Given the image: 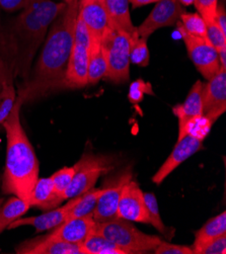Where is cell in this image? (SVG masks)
Wrapping results in <instances>:
<instances>
[{
	"instance_id": "1",
	"label": "cell",
	"mask_w": 226,
	"mask_h": 254,
	"mask_svg": "<svg viewBox=\"0 0 226 254\" xmlns=\"http://www.w3.org/2000/svg\"><path fill=\"white\" fill-rule=\"evenodd\" d=\"M78 16V0L66 3L51 24L34 72L23 81L17 97L22 103L35 100L65 87V74L74 42Z\"/></svg>"
},
{
	"instance_id": "2",
	"label": "cell",
	"mask_w": 226,
	"mask_h": 254,
	"mask_svg": "<svg viewBox=\"0 0 226 254\" xmlns=\"http://www.w3.org/2000/svg\"><path fill=\"white\" fill-rule=\"evenodd\" d=\"M66 6L65 2L35 0L15 19L7 35L9 66L13 75L26 81L31 75L33 59L45 40L50 25Z\"/></svg>"
},
{
	"instance_id": "3",
	"label": "cell",
	"mask_w": 226,
	"mask_h": 254,
	"mask_svg": "<svg viewBox=\"0 0 226 254\" xmlns=\"http://www.w3.org/2000/svg\"><path fill=\"white\" fill-rule=\"evenodd\" d=\"M22 105L21 99L16 97L9 116L1 124L6 132V160L0 190L4 194L29 201L40 167L34 147L20 123Z\"/></svg>"
},
{
	"instance_id": "4",
	"label": "cell",
	"mask_w": 226,
	"mask_h": 254,
	"mask_svg": "<svg viewBox=\"0 0 226 254\" xmlns=\"http://www.w3.org/2000/svg\"><path fill=\"white\" fill-rule=\"evenodd\" d=\"M93 232L104 236L127 254L153 251L161 241L159 237L147 235L130 221L121 218L96 223Z\"/></svg>"
},
{
	"instance_id": "5",
	"label": "cell",
	"mask_w": 226,
	"mask_h": 254,
	"mask_svg": "<svg viewBox=\"0 0 226 254\" xmlns=\"http://www.w3.org/2000/svg\"><path fill=\"white\" fill-rule=\"evenodd\" d=\"M131 38L127 33L109 27L100 40L108 65L106 78L112 82L129 81Z\"/></svg>"
},
{
	"instance_id": "6",
	"label": "cell",
	"mask_w": 226,
	"mask_h": 254,
	"mask_svg": "<svg viewBox=\"0 0 226 254\" xmlns=\"http://www.w3.org/2000/svg\"><path fill=\"white\" fill-rule=\"evenodd\" d=\"M74 165L76 167V172L70 186L65 190V200L79 196L93 189L99 177L114 168V159L109 156H97L88 153L84 154Z\"/></svg>"
},
{
	"instance_id": "7",
	"label": "cell",
	"mask_w": 226,
	"mask_h": 254,
	"mask_svg": "<svg viewBox=\"0 0 226 254\" xmlns=\"http://www.w3.org/2000/svg\"><path fill=\"white\" fill-rule=\"evenodd\" d=\"M178 31L186 45L188 54L193 61L198 71L204 76L207 80L211 79L221 69L218 53L208 39L194 37L188 34L182 27L180 21L175 23Z\"/></svg>"
},
{
	"instance_id": "8",
	"label": "cell",
	"mask_w": 226,
	"mask_h": 254,
	"mask_svg": "<svg viewBox=\"0 0 226 254\" xmlns=\"http://www.w3.org/2000/svg\"><path fill=\"white\" fill-rule=\"evenodd\" d=\"M184 12L186 10L179 0H160L145 20L136 28L137 35L147 40L155 31L174 25Z\"/></svg>"
},
{
	"instance_id": "9",
	"label": "cell",
	"mask_w": 226,
	"mask_h": 254,
	"mask_svg": "<svg viewBox=\"0 0 226 254\" xmlns=\"http://www.w3.org/2000/svg\"><path fill=\"white\" fill-rule=\"evenodd\" d=\"M132 180V171L130 168L124 170L110 182L104 192L99 196L92 217L96 223L107 222L118 218V204L125 185Z\"/></svg>"
},
{
	"instance_id": "10",
	"label": "cell",
	"mask_w": 226,
	"mask_h": 254,
	"mask_svg": "<svg viewBox=\"0 0 226 254\" xmlns=\"http://www.w3.org/2000/svg\"><path fill=\"white\" fill-rule=\"evenodd\" d=\"M226 111V69H220L203 91V116L214 124Z\"/></svg>"
},
{
	"instance_id": "11",
	"label": "cell",
	"mask_w": 226,
	"mask_h": 254,
	"mask_svg": "<svg viewBox=\"0 0 226 254\" xmlns=\"http://www.w3.org/2000/svg\"><path fill=\"white\" fill-rule=\"evenodd\" d=\"M117 213L118 218L130 222L149 224V217L144 201V192L136 182L131 180L123 188Z\"/></svg>"
},
{
	"instance_id": "12",
	"label": "cell",
	"mask_w": 226,
	"mask_h": 254,
	"mask_svg": "<svg viewBox=\"0 0 226 254\" xmlns=\"http://www.w3.org/2000/svg\"><path fill=\"white\" fill-rule=\"evenodd\" d=\"M78 16L83 20L92 40L100 41L109 28L104 0H78Z\"/></svg>"
},
{
	"instance_id": "13",
	"label": "cell",
	"mask_w": 226,
	"mask_h": 254,
	"mask_svg": "<svg viewBox=\"0 0 226 254\" xmlns=\"http://www.w3.org/2000/svg\"><path fill=\"white\" fill-rule=\"evenodd\" d=\"M202 145L203 141H200L189 135L178 141L168 158L152 177V182L155 185H160L161 183H163V181L175 168L179 167L183 162H185L195 153H197L202 148Z\"/></svg>"
},
{
	"instance_id": "14",
	"label": "cell",
	"mask_w": 226,
	"mask_h": 254,
	"mask_svg": "<svg viewBox=\"0 0 226 254\" xmlns=\"http://www.w3.org/2000/svg\"><path fill=\"white\" fill-rule=\"evenodd\" d=\"M88 49L89 47L73 42L65 74L66 88H81L88 84Z\"/></svg>"
},
{
	"instance_id": "15",
	"label": "cell",
	"mask_w": 226,
	"mask_h": 254,
	"mask_svg": "<svg viewBox=\"0 0 226 254\" xmlns=\"http://www.w3.org/2000/svg\"><path fill=\"white\" fill-rule=\"evenodd\" d=\"M15 251L19 254H84L80 244L56 239L49 234L21 243Z\"/></svg>"
},
{
	"instance_id": "16",
	"label": "cell",
	"mask_w": 226,
	"mask_h": 254,
	"mask_svg": "<svg viewBox=\"0 0 226 254\" xmlns=\"http://www.w3.org/2000/svg\"><path fill=\"white\" fill-rule=\"evenodd\" d=\"M80 196V195H79ZM79 196L72 197L70 201L62 207H57L55 210H49L40 216L29 217V218H18L8 226V229H15L21 226H33L36 228L37 232H43L46 230H51L53 228L61 225L68 217L69 212L75 206Z\"/></svg>"
},
{
	"instance_id": "17",
	"label": "cell",
	"mask_w": 226,
	"mask_h": 254,
	"mask_svg": "<svg viewBox=\"0 0 226 254\" xmlns=\"http://www.w3.org/2000/svg\"><path fill=\"white\" fill-rule=\"evenodd\" d=\"M95 224L96 222L94 221L92 215L71 218L65 220L49 235L66 242L81 244L85 238L93 232Z\"/></svg>"
},
{
	"instance_id": "18",
	"label": "cell",
	"mask_w": 226,
	"mask_h": 254,
	"mask_svg": "<svg viewBox=\"0 0 226 254\" xmlns=\"http://www.w3.org/2000/svg\"><path fill=\"white\" fill-rule=\"evenodd\" d=\"M203 91L204 83L198 80L190 89L184 103L172 109L174 116L179 119V130L190 119L203 115Z\"/></svg>"
},
{
	"instance_id": "19",
	"label": "cell",
	"mask_w": 226,
	"mask_h": 254,
	"mask_svg": "<svg viewBox=\"0 0 226 254\" xmlns=\"http://www.w3.org/2000/svg\"><path fill=\"white\" fill-rule=\"evenodd\" d=\"M109 16V27L127 33L131 37L137 35L129 9V0H104Z\"/></svg>"
},
{
	"instance_id": "20",
	"label": "cell",
	"mask_w": 226,
	"mask_h": 254,
	"mask_svg": "<svg viewBox=\"0 0 226 254\" xmlns=\"http://www.w3.org/2000/svg\"><path fill=\"white\" fill-rule=\"evenodd\" d=\"M29 201L31 207L49 211L57 208L64 200L56 193L51 177H43L38 179Z\"/></svg>"
},
{
	"instance_id": "21",
	"label": "cell",
	"mask_w": 226,
	"mask_h": 254,
	"mask_svg": "<svg viewBox=\"0 0 226 254\" xmlns=\"http://www.w3.org/2000/svg\"><path fill=\"white\" fill-rule=\"evenodd\" d=\"M107 59L100 41L92 40L88 49V84H95L106 77Z\"/></svg>"
},
{
	"instance_id": "22",
	"label": "cell",
	"mask_w": 226,
	"mask_h": 254,
	"mask_svg": "<svg viewBox=\"0 0 226 254\" xmlns=\"http://www.w3.org/2000/svg\"><path fill=\"white\" fill-rule=\"evenodd\" d=\"M226 234V213L209 219L195 234V241L192 249H196L205 242ZM194 253V252H193Z\"/></svg>"
},
{
	"instance_id": "23",
	"label": "cell",
	"mask_w": 226,
	"mask_h": 254,
	"mask_svg": "<svg viewBox=\"0 0 226 254\" xmlns=\"http://www.w3.org/2000/svg\"><path fill=\"white\" fill-rule=\"evenodd\" d=\"M31 208L30 202L15 195L9 197L0 208V233H2L15 220L26 214Z\"/></svg>"
},
{
	"instance_id": "24",
	"label": "cell",
	"mask_w": 226,
	"mask_h": 254,
	"mask_svg": "<svg viewBox=\"0 0 226 254\" xmlns=\"http://www.w3.org/2000/svg\"><path fill=\"white\" fill-rule=\"evenodd\" d=\"M84 254H127L116 244L97 233H90L80 244Z\"/></svg>"
},
{
	"instance_id": "25",
	"label": "cell",
	"mask_w": 226,
	"mask_h": 254,
	"mask_svg": "<svg viewBox=\"0 0 226 254\" xmlns=\"http://www.w3.org/2000/svg\"><path fill=\"white\" fill-rule=\"evenodd\" d=\"M103 192H104V188L103 189L93 188L88 191L84 192L83 194H81L76 204H75V206L69 212L67 219L92 215L96 207L97 200Z\"/></svg>"
},
{
	"instance_id": "26",
	"label": "cell",
	"mask_w": 226,
	"mask_h": 254,
	"mask_svg": "<svg viewBox=\"0 0 226 254\" xmlns=\"http://www.w3.org/2000/svg\"><path fill=\"white\" fill-rule=\"evenodd\" d=\"M212 126V122L203 115L194 117L185 124L181 130H179L178 141L182 140L187 135L194 137L200 141H204V139L209 134Z\"/></svg>"
},
{
	"instance_id": "27",
	"label": "cell",
	"mask_w": 226,
	"mask_h": 254,
	"mask_svg": "<svg viewBox=\"0 0 226 254\" xmlns=\"http://www.w3.org/2000/svg\"><path fill=\"white\" fill-rule=\"evenodd\" d=\"M181 24L183 29L190 35L198 38L207 39V29L206 23L203 17L201 16L198 12L197 13H190L184 12L181 15Z\"/></svg>"
},
{
	"instance_id": "28",
	"label": "cell",
	"mask_w": 226,
	"mask_h": 254,
	"mask_svg": "<svg viewBox=\"0 0 226 254\" xmlns=\"http://www.w3.org/2000/svg\"><path fill=\"white\" fill-rule=\"evenodd\" d=\"M149 50L147 47V40L135 35L131 38L130 47V62L135 65L146 67L149 64Z\"/></svg>"
},
{
	"instance_id": "29",
	"label": "cell",
	"mask_w": 226,
	"mask_h": 254,
	"mask_svg": "<svg viewBox=\"0 0 226 254\" xmlns=\"http://www.w3.org/2000/svg\"><path fill=\"white\" fill-rule=\"evenodd\" d=\"M16 100V92L13 81H7L0 90V124H2L9 116Z\"/></svg>"
},
{
	"instance_id": "30",
	"label": "cell",
	"mask_w": 226,
	"mask_h": 254,
	"mask_svg": "<svg viewBox=\"0 0 226 254\" xmlns=\"http://www.w3.org/2000/svg\"><path fill=\"white\" fill-rule=\"evenodd\" d=\"M144 201H145V207L149 217V224H152L155 229L160 233L166 234L168 228L165 227V225L161 221L157 199L154 193L152 192L144 193Z\"/></svg>"
},
{
	"instance_id": "31",
	"label": "cell",
	"mask_w": 226,
	"mask_h": 254,
	"mask_svg": "<svg viewBox=\"0 0 226 254\" xmlns=\"http://www.w3.org/2000/svg\"><path fill=\"white\" fill-rule=\"evenodd\" d=\"M75 172H76V167H75V165L65 166V167L59 169L58 171H56L51 176V180H52V183H53V186H54V190H55L56 193L63 200H65V198H64L65 190L70 186Z\"/></svg>"
},
{
	"instance_id": "32",
	"label": "cell",
	"mask_w": 226,
	"mask_h": 254,
	"mask_svg": "<svg viewBox=\"0 0 226 254\" xmlns=\"http://www.w3.org/2000/svg\"><path fill=\"white\" fill-rule=\"evenodd\" d=\"M194 254H225L226 234L211 239L193 250Z\"/></svg>"
},
{
	"instance_id": "33",
	"label": "cell",
	"mask_w": 226,
	"mask_h": 254,
	"mask_svg": "<svg viewBox=\"0 0 226 254\" xmlns=\"http://www.w3.org/2000/svg\"><path fill=\"white\" fill-rule=\"evenodd\" d=\"M207 29V39L212 44V46L216 49V51H220L223 48H226V36L222 33L218 24L214 19L205 21Z\"/></svg>"
},
{
	"instance_id": "34",
	"label": "cell",
	"mask_w": 226,
	"mask_h": 254,
	"mask_svg": "<svg viewBox=\"0 0 226 254\" xmlns=\"http://www.w3.org/2000/svg\"><path fill=\"white\" fill-rule=\"evenodd\" d=\"M144 93L152 94V95L154 94L152 91L151 84L148 82L146 83L141 79L136 80L130 85V90H129V94H128L129 100L132 104H138L142 100Z\"/></svg>"
},
{
	"instance_id": "35",
	"label": "cell",
	"mask_w": 226,
	"mask_h": 254,
	"mask_svg": "<svg viewBox=\"0 0 226 254\" xmlns=\"http://www.w3.org/2000/svg\"><path fill=\"white\" fill-rule=\"evenodd\" d=\"M194 4L198 9V13L205 21L215 18L218 0H196Z\"/></svg>"
},
{
	"instance_id": "36",
	"label": "cell",
	"mask_w": 226,
	"mask_h": 254,
	"mask_svg": "<svg viewBox=\"0 0 226 254\" xmlns=\"http://www.w3.org/2000/svg\"><path fill=\"white\" fill-rule=\"evenodd\" d=\"M153 251L155 254H194L192 247H188L185 245L170 244L162 240Z\"/></svg>"
},
{
	"instance_id": "37",
	"label": "cell",
	"mask_w": 226,
	"mask_h": 254,
	"mask_svg": "<svg viewBox=\"0 0 226 254\" xmlns=\"http://www.w3.org/2000/svg\"><path fill=\"white\" fill-rule=\"evenodd\" d=\"M35 0H0V7L8 12L26 8Z\"/></svg>"
},
{
	"instance_id": "38",
	"label": "cell",
	"mask_w": 226,
	"mask_h": 254,
	"mask_svg": "<svg viewBox=\"0 0 226 254\" xmlns=\"http://www.w3.org/2000/svg\"><path fill=\"white\" fill-rule=\"evenodd\" d=\"M13 72L8 63L0 55V90H1L3 84L7 81L12 80Z\"/></svg>"
},
{
	"instance_id": "39",
	"label": "cell",
	"mask_w": 226,
	"mask_h": 254,
	"mask_svg": "<svg viewBox=\"0 0 226 254\" xmlns=\"http://www.w3.org/2000/svg\"><path fill=\"white\" fill-rule=\"evenodd\" d=\"M0 55H1V57L9 65V48H8L7 35L6 34H2L1 30H0Z\"/></svg>"
},
{
	"instance_id": "40",
	"label": "cell",
	"mask_w": 226,
	"mask_h": 254,
	"mask_svg": "<svg viewBox=\"0 0 226 254\" xmlns=\"http://www.w3.org/2000/svg\"><path fill=\"white\" fill-rule=\"evenodd\" d=\"M215 21L222 33L226 36V12L222 5H218L215 14Z\"/></svg>"
},
{
	"instance_id": "41",
	"label": "cell",
	"mask_w": 226,
	"mask_h": 254,
	"mask_svg": "<svg viewBox=\"0 0 226 254\" xmlns=\"http://www.w3.org/2000/svg\"><path fill=\"white\" fill-rule=\"evenodd\" d=\"M158 1H160V0H129V3H131L133 9H136L138 7H141L150 3H155Z\"/></svg>"
},
{
	"instance_id": "42",
	"label": "cell",
	"mask_w": 226,
	"mask_h": 254,
	"mask_svg": "<svg viewBox=\"0 0 226 254\" xmlns=\"http://www.w3.org/2000/svg\"><path fill=\"white\" fill-rule=\"evenodd\" d=\"M218 59H219V63H220V67L222 69H226V48L221 49L220 51H218Z\"/></svg>"
},
{
	"instance_id": "43",
	"label": "cell",
	"mask_w": 226,
	"mask_h": 254,
	"mask_svg": "<svg viewBox=\"0 0 226 254\" xmlns=\"http://www.w3.org/2000/svg\"><path fill=\"white\" fill-rule=\"evenodd\" d=\"M179 1L181 2V4L183 6H190V5L194 4V2L196 1V0H179Z\"/></svg>"
},
{
	"instance_id": "44",
	"label": "cell",
	"mask_w": 226,
	"mask_h": 254,
	"mask_svg": "<svg viewBox=\"0 0 226 254\" xmlns=\"http://www.w3.org/2000/svg\"><path fill=\"white\" fill-rule=\"evenodd\" d=\"M0 189H1V180H0ZM2 202H3V198L0 196V208L2 206Z\"/></svg>"
},
{
	"instance_id": "45",
	"label": "cell",
	"mask_w": 226,
	"mask_h": 254,
	"mask_svg": "<svg viewBox=\"0 0 226 254\" xmlns=\"http://www.w3.org/2000/svg\"><path fill=\"white\" fill-rule=\"evenodd\" d=\"M62 1H63V2H65V3H69V2H71V1H72V0H62Z\"/></svg>"
}]
</instances>
